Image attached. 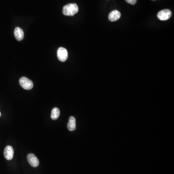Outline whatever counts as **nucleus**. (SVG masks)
<instances>
[{
	"label": "nucleus",
	"instance_id": "3",
	"mask_svg": "<svg viewBox=\"0 0 174 174\" xmlns=\"http://www.w3.org/2000/svg\"><path fill=\"white\" fill-rule=\"evenodd\" d=\"M68 51L64 47H59L57 51V57L59 61L64 62L68 59Z\"/></svg>",
	"mask_w": 174,
	"mask_h": 174
},
{
	"label": "nucleus",
	"instance_id": "1",
	"mask_svg": "<svg viewBox=\"0 0 174 174\" xmlns=\"http://www.w3.org/2000/svg\"><path fill=\"white\" fill-rule=\"evenodd\" d=\"M79 8L76 4H69L64 6L62 13L67 16H73L79 12Z\"/></svg>",
	"mask_w": 174,
	"mask_h": 174
},
{
	"label": "nucleus",
	"instance_id": "7",
	"mask_svg": "<svg viewBox=\"0 0 174 174\" xmlns=\"http://www.w3.org/2000/svg\"><path fill=\"white\" fill-rule=\"evenodd\" d=\"M121 17L120 13L117 10H113L110 13L108 16V19L109 21L112 22H114L119 20Z\"/></svg>",
	"mask_w": 174,
	"mask_h": 174
},
{
	"label": "nucleus",
	"instance_id": "12",
	"mask_svg": "<svg viewBox=\"0 0 174 174\" xmlns=\"http://www.w3.org/2000/svg\"><path fill=\"white\" fill-rule=\"evenodd\" d=\"M1 116V112H0V117Z\"/></svg>",
	"mask_w": 174,
	"mask_h": 174
},
{
	"label": "nucleus",
	"instance_id": "4",
	"mask_svg": "<svg viewBox=\"0 0 174 174\" xmlns=\"http://www.w3.org/2000/svg\"><path fill=\"white\" fill-rule=\"evenodd\" d=\"M171 11L169 9L161 10L157 14L158 18L162 21H167L171 18Z\"/></svg>",
	"mask_w": 174,
	"mask_h": 174
},
{
	"label": "nucleus",
	"instance_id": "2",
	"mask_svg": "<svg viewBox=\"0 0 174 174\" xmlns=\"http://www.w3.org/2000/svg\"><path fill=\"white\" fill-rule=\"evenodd\" d=\"M19 84L25 90H31L33 87V82L26 77H21L19 79Z\"/></svg>",
	"mask_w": 174,
	"mask_h": 174
},
{
	"label": "nucleus",
	"instance_id": "8",
	"mask_svg": "<svg viewBox=\"0 0 174 174\" xmlns=\"http://www.w3.org/2000/svg\"><path fill=\"white\" fill-rule=\"evenodd\" d=\"M68 129L70 131H73L76 128V120L73 116L69 117V122L67 124Z\"/></svg>",
	"mask_w": 174,
	"mask_h": 174
},
{
	"label": "nucleus",
	"instance_id": "10",
	"mask_svg": "<svg viewBox=\"0 0 174 174\" xmlns=\"http://www.w3.org/2000/svg\"><path fill=\"white\" fill-rule=\"evenodd\" d=\"M60 115V110L57 108H54L51 111V118L53 120H56L58 119Z\"/></svg>",
	"mask_w": 174,
	"mask_h": 174
},
{
	"label": "nucleus",
	"instance_id": "5",
	"mask_svg": "<svg viewBox=\"0 0 174 174\" xmlns=\"http://www.w3.org/2000/svg\"><path fill=\"white\" fill-rule=\"evenodd\" d=\"M4 156L7 160H11L13 158L14 151L12 146H7L4 149Z\"/></svg>",
	"mask_w": 174,
	"mask_h": 174
},
{
	"label": "nucleus",
	"instance_id": "13",
	"mask_svg": "<svg viewBox=\"0 0 174 174\" xmlns=\"http://www.w3.org/2000/svg\"><path fill=\"white\" fill-rule=\"evenodd\" d=\"M152 1H155V0H152Z\"/></svg>",
	"mask_w": 174,
	"mask_h": 174
},
{
	"label": "nucleus",
	"instance_id": "11",
	"mask_svg": "<svg viewBox=\"0 0 174 174\" xmlns=\"http://www.w3.org/2000/svg\"><path fill=\"white\" fill-rule=\"evenodd\" d=\"M127 3L130 4L134 5L137 2V0H125Z\"/></svg>",
	"mask_w": 174,
	"mask_h": 174
},
{
	"label": "nucleus",
	"instance_id": "6",
	"mask_svg": "<svg viewBox=\"0 0 174 174\" xmlns=\"http://www.w3.org/2000/svg\"><path fill=\"white\" fill-rule=\"evenodd\" d=\"M27 160L30 166L33 167H37L39 164L38 159L33 154L30 153L28 155Z\"/></svg>",
	"mask_w": 174,
	"mask_h": 174
},
{
	"label": "nucleus",
	"instance_id": "9",
	"mask_svg": "<svg viewBox=\"0 0 174 174\" xmlns=\"http://www.w3.org/2000/svg\"><path fill=\"white\" fill-rule=\"evenodd\" d=\"M14 35L18 41H21L24 38V33L21 28L16 27L14 30Z\"/></svg>",
	"mask_w": 174,
	"mask_h": 174
}]
</instances>
